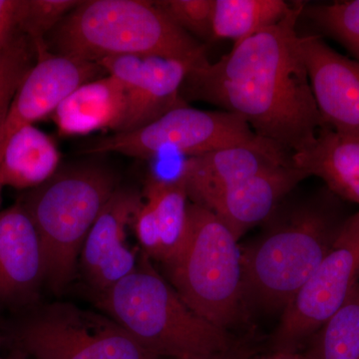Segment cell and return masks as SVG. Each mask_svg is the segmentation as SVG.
<instances>
[{"mask_svg":"<svg viewBox=\"0 0 359 359\" xmlns=\"http://www.w3.org/2000/svg\"><path fill=\"white\" fill-rule=\"evenodd\" d=\"M304 2L276 25L233 44L217 62L187 75L182 98L242 118L264 140L290 155L311 147L325 127L309 83L297 25Z\"/></svg>","mask_w":359,"mask_h":359,"instance_id":"obj_1","label":"cell"},{"mask_svg":"<svg viewBox=\"0 0 359 359\" xmlns=\"http://www.w3.org/2000/svg\"><path fill=\"white\" fill-rule=\"evenodd\" d=\"M287 197L264 222L261 233L241 248L245 309L283 313L348 218L328 189L309 197Z\"/></svg>","mask_w":359,"mask_h":359,"instance_id":"obj_2","label":"cell"},{"mask_svg":"<svg viewBox=\"0 0 359 359\" xmlns=\"http://www.w3.org/2000/svg\"><path fill=\"white\" fill-rule=\"evenodd\" d=\"M45 44L51 53L89 62L126 55L208 62L204 45L146 0H83Z\"/></svg>","mask_w":359,"mask_h":359,"instance_id":"obj_3","label":"cell"},{"mask_svg":"<svg viewBox=\"0 0 359 359\" xmlns=\"http://www.w3.org/2000/svg\"><path fill=\"white\" fill-rule=\"evenodd\" d=\"M141 252L136 269L98 295L99 306L160 358L199 359L231 353L235 340L189 308Z\"/></svg>","mask_w":359,"mask_h":359,"instance_id":"obj_4","label":"cell"},{"mask_svg":"<svg viewBox=\"0 0 359 359\" xmlns=\"http://www.w3.org/2000/svg\"><path fill=\"white\" fill-rule=\"evenodd\" d=\"M117 188L109 168L76 165L59 169L21 201L39 235L44 282L54 292L72 280L85 240Z\"/></svg>","mask_w":359,"mask_h":359,"instance_id":"obj_5","label":"cell"},{"mask_svg":"<svg viewBox=\"0 0 359 359\" xmlns=\"http://www.w3.org/2000/svg\"><path fill=\"white\" fill-rule=\"evenodd\" d=\"M238 242L214 212L189 203L185 243L165 266L172 287L187 306L224 330L240 320L245 309Z\"/></svg>","mask_w":359,"mask_h":359,"instance_id":"obj_6","label":"cell"},{"mask_svg":"<svg viewBox=\"0 0 359 359\" xmlns=\"http://www.w3.org/2000/svg\"><path fill=\"white\" fill-rule=\"evenodd\" d=\"M233 146H250L290 155L259 138L237 115L226 111L196 109L187 104L174 108L141 128L113 133L92 142L81 153H119L129 157L152 159L168 152L193 157Z\"/></svg>","mask_w":359,"mask_h":359,"instance_id":"obj_7","label":"cell"},{"mask_svg":"<svg viewBox=\"0 0 359 359\" xmlns=\"http://www.w3.org/2000/svg\"><path fill=\"white\" fill-rule=\"evenodd\" d=\"M16 339L34 359H162L115 320L71 304H54L27 318Z\"/></svg>","mask_w":359,"mask_h":359,"instance_id":"obj_8","label":"cell"},{"mask_svg":"<svg viewBox=\"0 0 359 359\" xmlns=\"http://www.w3.org/2000/svg\"><path fill=\"white\" fill-rule=\"evenodd\" d=\"M359 283V212L346 219L309 282L282 314L271 335L273 353H297Z\"/></svg>","mask_w":359,"mask_h":359,"instance_id":"obj_9","label":"cell"},{"mask_svg":"<svg viewBox=\"0 0 359 359\" xmlns=\"http://www.w3.org/2000/svg\"><path fill=\"white\" fill-rule=\"evenodd\" d=\"M126 90V111L117 133L133 131L185 105L181 91L197 63L158 56H115L99 61Z\"/></svg>","mask_w":359,"mask_h":359,"instance_id":"obj_10","label":"cell"},{"mask_svg":"<svg viewBox=\"0 0 359 359\" xmlns=\"http://www.w3.org/2000/svg\"><path fill=\"white\" fill-rule=\"evenodd\" d=\"M107 75L97 62L39 52V60L14 97L0 125V165L14 135L28 125L50 116L61 101L86 82ZM2 190L0 188V205Z\"/></svg>","mask_w":359,"mask_h":359,"instance_id":"obj_11","label":"cell"},{"mask_svg":"<svg viewBox=\"0 0 359 359\" xmlns=\"http://www.w3.org/2000/svg\"><path fill=\"white\" fill-rule=\"evenodd\" d=\"M302 47L323 124L359 135V63L335 51L320 35H302Z\"/></svg>","mask_w":359,"mask_h":359,"instance_id":"obj_12","label":"cell"},{"mask_svg":"<svg viewBox=\"0 0 359 359\" xmlns=\"http://www.w3.org/2000/svg\"><path fill=\"white\" fill-rule=\"evenodd\" d=\"M306 178L294 164L280 165L219 191L200 205L214 212L238 241L263 224Z\"/></svg>","mask_w":359,"mask_h":359,"instance_id":"obj_13","label":"cell"},{"mask_svg":"<svg viewBox=\"0 0 359 359\" xmlns=\"http://www.w3.org/2000/svg\"><path fill=\"white\" fill-rule=\"evenodd\" d=\"M44 282L41 245L21 203L0 211V302L27 301Z\"/></svg>","mask_w":359,"mask_h":359,"instance_id":"obj_14","label":"cell"},{"mask_svg":"<svg viewBox=\"0 0 359 359\" xmlns=\"http://www.w3.org/2000/svg\"><path fill=\"white\" fill-rule=\"evenodd\" d=\"M292 157L250 146H233L189 157L179 176L185 182L189 199L202 205L228 187L271 168L292 164Z\"/></svg>","mask_w":359,"mask_h":359,"instance_id":"obj_15","label":"cell"},{"mask_svg":"<svg viewBox=\"0 0 359 359\" xmlns=\"http://www.w3.org/2000/svg\"><path fill=\"white\" fill-rule=\"evenodd\" d=\"M126 111V90L111 75L86 82L61 101L51 119L59 133L79 136L100 130L119 131Z\"/></svg>","mask_w":359,"mask_h":359,"instance_id":"obj_16","label":"cell"},{"mask_svg":"<svg viewBox=\"0 0 359 359\" xmlns=\"http://www.w3.org/2000/svg\"><path fill=\"white\" fill-rule=\"evenodd\" d=\"M292 160L309 177L323 180L337 198L359 205V135L323 127L313 145Z\"/></svg>","mask_w":359,"mask_h":359,"instance_id":"obj_17","label":"cell"},{"mask_svg":"<svg viewBox=\"0 0 359 359\" xmlns=\"http://www.w3.org/2000/svg\"><path fill=\"white\" fill-rule=\"evenodd\" d=\"M60 153L49 135L33 125L18 132L4 151L0 165V188L32 190L59 170Z\"/></svg>","mask_w":359,"mask_h":359,"instance_id":"obj_18","label":"cell"},{"mask_svg":"<svg viewBox=\"0 0 359 359\" xmlns=\"http://www.w3.org/2000/svg\"><path fill=\"white\" fill-rule=\"evenodd\" d=\"M143 202L141 194L135 189H116L97 217L82 248L80 259L87 280L108 257L127 247V228L133 223Z\"/></svg>","mask_w":359,"mask_h":359,"instance_id":"obj_19","label":"cell"},{"mask_svg":"<svg viewBox=\"0 0 359 359\" xmlns=\"http://www.w3.org/2000/svg\"><path fill=\"white\" fill-rule=\"evenodd\" d=\"M292 6L283 0H214L212 39L238 43L282 20Z\"/></svg>","mask_w":359,"mask_h":359,"instance_id":"obj_20","label":"cell"},{"mask_svg":"<svg viewBox=\"0 0 359 359\" xmlns=\"http://www.w3.org/2000/svg\"><path fill=\"white\" fill-rule=\"evenodd\" d=\"M145 201L152 205L162 238L161 264L167 266L178 256L188 231V192L184 180L151 177L144 191Z\"/></svg>","mask_w":359,"mask_h":359,"instance_id":"obj_21","label":"cell"},{"mask_svg":"<svg viewBox=\"0 0 359 359\" xmlns=\"http://www.w3.org/2000/svg\"><path fill=\"white\" fill-rule=\"evenodd\" d=\"M308 344L306 359H359V283Z\"/></svg>","mask_w":359,"mask_h":359,"instance_id":"obj_22","label":"cell"},{"mask_svg":"<svg viewBox=\"0 0 359 359\" xmlns=\"http://www.w3.org/2000/svg\"><path fill=\"white\" fill-rule=\"evenodd\" d=\"M37 60L36 45L22 33L0 51V125Z\"/></svg>","mask_w":359,"mask_h":359,"instance_id":"obj_23","label":"cell"},{"mask_svg":"<svg viewBox=\"0 0 359 359\" xmlns=\"http://www.w3.org/2000/svg\"><path fill=\"white\" fill-rule=\"evenodd\" d=\"M314 25L351 52L359 63V0L304 7Z\"/></svg>","mask_w":359,"mask_h":359,"instance_id":"obj_24","label":"cell"},{"mask_svg":"<svg viewBox=\"0 0 359 359\" xmlns=\"http://www.w3.org/2000/svg\"><path fill=\"white\" fill-rule=\"evenodd\" d=\"M81 0H25L20 32L30 37L37 51L46 49L45 39Z\"/></svg>","mask_w":359,"mask_h":359,"instance_id":"obj_25","label":"cell"},{"mask_svg":"<svg viewBox=\"0 0 359 359\" xmlns=\"http://www.w3.org/2000/svg\"><path fill=\"white\" fill-rule=\"evenodd\" d=\"M214 0H159L156 6L175 25L190 35L212 39V13Z\"/></svg>","mask_w":359,"mask_h":359,"instance_id":"obj_26","label":"cell"},{"mask_svg":"<svg viewBox=\"0 0 359 359\" xmlns=\"http://www.w3.org/2000/svg\"><path fill=\"white\" fill-rule=\"evenodd\" d=\"M135 233L143 248L144 254L157 262L162 259V238L159 224L152 205L144 200L140 209L135 215L133 223Z\"/></svg>","mask_w":359,"mask_h":359,"instance_id":"obj_27","label":"cell"},{"mask_svg":"<svg viewBox=\"0 0 359 359\" xmlns=\"http://www.w3.org/2000/svg\"><path fill=\"white\" fill-rule=\"evenodd\" d=\"M23 4L25 0H0V51L20 34Z\"/></svg>","mask_w":359,"mask_h":359,"instance_id":"obj_28","label":"cell"},{"mask_svg":"<svg viewBox=\"0 0 359 359\" xmlns=\"http://www.w3.org/2000/svg\"><path fill=\"white\" fill-rule=\"evenodd\" d=\"M247 359H306V358L304 354L297 353H273L271 355L263 356V358Z\"/></svg>","mask_w":359,"mask_h":359,"instance_id":"obj_29","label":"cell"},{"mask_svg":"<svg viewBox=\"0 0 359 359\" xmlns=\"http://www.w3.org/2000/svg\"><path fill=\"white\" fill-rule=\"evenodd\" d=\"M199 359H247V358H241V356L236 355V354L233 353V351H231V353L212 354V355L205 356V358H199Z\"/></svg>","mask_w":359,"mask_h":359,"instance_id":"obj_30","label":"cell"},{"mask_svg":"<svg viewBox=\"0 0 359 359\" xmlns=\"http://www.w3.org/2000/svg\"><path fill=\"white\" fill-rule=\"evenodd\" d=\"M0 346H1V337H0Z\"/></svg>","mask_w":359,"mask_h":359,"instance_id":"obj_31","label":"cell"},{"mask_svg":"<svg viewBox=\"0 0 359 359\" xmlns=\"http://www.w3.org/2000/svg\"><path fill=\"white\" fill-rule=\"evenodd\" d=\"M0 359H6V358H0Z\"/></svg>","mask_w":359,"mask_h":359,"instance_id":"obj_32","label":"cell"}]
</instances>
